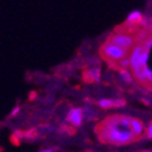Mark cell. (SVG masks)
Returning <instances> with one entry per match:
<instances>
[{"mask_svg": "<svg viewBox=\"0 0 152 152\" xmlns=\"http://www.w3.org/2000/svg\"><path fill=\"white\" fill-rule=\"evenodd\" d=\"M101 137L113 145H125L136 140L130 129V118L126 116H112L101 123Z\"/></svg>", "mask_w": 152, "mask_h": 152, "instance_id": "1", "label": "cell"}, {"mask_svg": "<svg viewBox=\"0 0 152 152\" xmlns=\"http://www.w3.org/2000/svg\"><path fill=\"white\" fill-rule=\"evenodd\" d=\"M128 54H129V51L123 50L108 42L104 43L102 46H101V55L106 60H108L110 63H116V62L121 61L122 58L128 57Z\"/></svg>", "mask_w": 152, "mask_h": 152, "instance_id": "2", "label": "cell"}, {"mask_svg": "<svg viewBox=\"0 0 152 152\" xmlns=\"http://www.w3.org/2000/svg\"><path fill=\"white\" fill-rule=\"evenodd\" d=\"M108 43L116 45L123 50H126V51H130V50L135 46V38L132 37L128 33H122V32H116L108 37L107 39Z\"/></svg>", "mask_w": 152, "mask_h": 152, "instance_id": "3", "label": "cell"}, {"mask_svg": "<svg viewBox=\"0 0 152 152\" xmlns=\"http://www.w3.org/2000/svg\"><path fill=\"white\" fill-rule=\"evenodd\" d=\"M145 48L142 45H135L129 53V62H130V67L133 71H135L137 68V63H139V58H140L141 54L144 53Z\"/></svg>", "mask_w": 152, "mask_h": 152, "instance_id": "4", "label": "cell"}, {"mask_svg": "<svg viewBox=\"0 0 152 152\" xmlns=\"http://www.w3.org/2000/svg\"><path fill=\"white\" fill-rule=\"evenodd\" d=\"M67 121L74 126H79L83 122V111L80 108H72L68 112Z\"/></svg>", "mask_w": 152, "mask_h": 152, "instance_id": "5", "label": "cell"}, {"mask_svg": "<svg viewBox=\"0 0 152 152\" xmlns=\"http://www.w3.org/2000/svg\"><path fill=\"white\" fill-rule=\"evenodd\" d=\"M130 129H132V133L134 134V136L137 139L140 137L144 132H145V125L144 123L137 119V118H130Z\"/></svg>", "mask_w": 152, "mask_h": 152, "instance_id": "6", "label": "cell"}, {"mask_svg": "<svg viewBox=\"0 0 152 152\" xmlns=\"http://www.w3.org/2000/svg\"><path fill=\"white\" fill-rule=\"evenodd\" d=\"M125 101L123 100H108V99H104L99 101V106L101 108H112V107H121L124 106Z\"/></svg>", "mask_w": 152, "mask_h": 152, "instance_id": "7", "label": "cell"}, {"mask_svg": "<svg viewBox=\"0 0 152 152\" xmlns=\"http://www.w3.org/2000/svg\"><path fill=\"white\" fill-rule=\"evenodd\" d=\"M141 20V12L140 11H133L128 16V22L129 23H136Z\"/></svg>", "mask_w": 152, "mask_h": 152, "instance_id": "8", "label": "cell"}, {"mask_svg": "<svg viewBox=\"0 0 152 152\" xmlns=\"http://www.w3.org/2000/svg\"><path fill=\"white\" fill-rule=\"evenodd\" d=\"M86 74L89 75V80H90V82H96V80H99L100 69H99V68H93V69H90L89 72H88Z\"/></svg>", "mask_w": 152, "mask_h": 152, "instance_id": "9", "label": "cell"}, {"mask_svg": "<svg viewBox=\"0 0 152 152\" xmlns=\"http://www.w3.org/2000/svg\"><path fill=\"white\" fill-rule=\"evenodd\" d=\"M117 65L122 68V69H126V68H129V66H130V62H129V58L128 57H125V58H122L121 61H118V62H116Z\"/></svg>", "mask_w": 152, "mask_h": 152, "instance_id": "10", "label": "cell"}, {"mask_svg": "<svg viewBox=\"0 0 152 152\" xmlns=\"http://www.w3.org/2000/svg\"><path fill=\"white\" fill-rule=\"evenodd\" d=\"M121 74H122V77L126 80V82H132L133 80V77H132V74L126 71V69H121Z\"/></svg>", "mask_w": 152, "mask_h": 152, "instance_id": "11", "label": "cell"}, {"mask_svg": "<svg viewBox=\"0 0 152 152\" xmlns=\"http://www.w3.org/2000/svg\"><path fill=\"white\" fill-rule=\"evenodd\" d=\"M146 133H147V136H148L150 139H152V122H150L147 129H146Z\"/></svg>", "mask_w": 152, "mask_h": 152, "instance_id": "12", "label": "cell"}, {"mask_svg": "<svg viewBox=\"0 0 152 152\" xmlns=\"http://www.w3.org/2000/svg\"><path fill=\"white\" fill-rule=\"evenodd\" d=\"M18 110H20V108H18V107H16V108L14 110V112H11V116H16V113L18 112Z\"/></svg>", "mask_w": 152, "mask_h": 152, "instance_id": "13", "label": "cell"}, {"mask_svg": "<svg viewBox=\"0 0 152 152\" xmlns=\"http://www.w3.org/2000/svg\"><path fill=\"white\" fill-rule=\"evenodd\" d=\"M43 152H53L51 150H46V151H43Z\"/></svg>", "mask_w": 152, "mask_h": 152, "instance_id": "14", "label": "cell"}]
</instances>
